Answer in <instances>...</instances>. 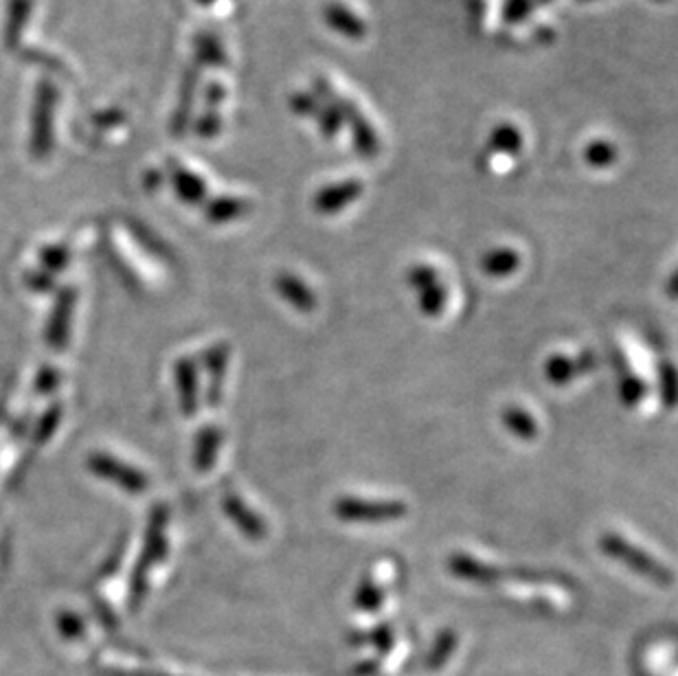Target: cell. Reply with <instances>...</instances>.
<instances>
[{
    "label": "cell",
    "mask_w": 678,
    "mask_h": 676,
    "mask_svg": "<svg viewBox=\"0 0 678 676\" xmlns=\"http://www.w3.org/2000/svg\"><path fill=\"white\" fill-rule=\"evenodd\" d=\"M446 567L450 576H455L463 582L472 584H499L503 580H516L527 584H556L562 589H573V582L569 576L556 569H538V567H505L494 565V562H485L470 554H452L446 560Z\"/></svg>",
    "instance_id": "obj_1"
},
{
    "label": "cell",
    "mask_w": 678,
    "mask_h": 676,
    "mask_svg": "<svg viewBox=\"0 0 678 676\" xmlns=\"http://www.w3.org/2000/svg\"><path fill=\"white\" fill-rule=\"evenodd\" d=\"M312 93L319 97L323 104H330L338 115H341L343 123H347L349 130H352V143L358 156L363 159H374V156L380 152V141L378 134L371 126L369 119L358 110L352 99H347L345 95L336 93L334 86L325 80V77H314V90Z\"/></svg>",
    "instance_id": "obj_2"
},
{
    "label": "cell",
    "mask_w": 678,
    "mask_h": 676,
    "mask_svg": "<svg viewBox=\"0 0 678 676\" xmlns=\"http://www.w3.org/2000/svg\"><path fill=\"white\" fill-rule=\"evenodd\" d=\"M600 549L602 554L613 558L619 565L628 567L632 573H637V576L646 578L654 584H659V587H670L674 582L672 571L659 562L654 556H650L646 549L637 547L635 543H630L628 538L619 536L615 532H606L600 538Z\"/></svg>",
    "instance_id": "obj_3"
},
{
    "label": "cell",
    "mask_w": 678,
    "mask_h": 676,
    "mask_svg": "<svg viewBox=\"0 0 678 676\" xmlns=\"http://www.w3.org/2000/svg\"><path fill=\"white\" fill-rule=\"evenodd\" d=\"M334 516L343 523L380 525L400 521L409 514V505L400 499H360V497H338L332 505Z\"/></svg>",
    "instance_id": "obj_4"
},
{
    "label": "cell",
    "mask_w": 678,
    "mask_h": 676,
    "mask_svg": "<svg viewBox=\"0 0 678 676\" xmlns=\"http://www.w3.org/2000/svg\"><path fill=\"white\" fill-rule=\"evenodd\" d=\"M165 525H167V512L163 510V507H158L150 521V532H148V540H145V549L139 562V569L137 573H134V580H132V602L141 600L150 569L156 565V562H161L165 558V551H167Z\"/></svg>",
    "instance_id": "obj_5"
},
{
    "label": "cell",
    "mask_w": 678,
    "mask_h": 676,
    "mask_svg": "<svg viewBox=\"0 0 678 676\" xmlns=\"http://www.w3.org/2000/svg\"><path fill=\"white\" fill-rule=\"evenodd\" d=\"M597 354L591 349L569 356V354H551L545 363V378L553 387H567L569 382L589 374L597 367Z\"/></svg>",
    "instance_id": "obj_6"
},
{
    "label": "cell",
    "mask_w": 678,
    "mask_h": 676,
    "mask_svg": "<svg viewBox=\"0 0 678 676\" xmlns=\"http://www.w3.org/2000/svg\"><path fill=\"white\" fill-rule=\"evenodd\" d=\"M88 466L95 472V475L110 479L112 483H117V486H121L128 492H143L145 488H148V477H145L141 470L130 468L115 457L93 455L88 459Z\"/></svg>",
    "instance_id": "obj_7"
},
{
    "label": "cell",
    "mask_w": 678,
    "mask_h": 676,
    "mask_svg": "<svg viewBox=\"0 0 678 676\" xmlns=\"http://www.w3.org/2000/svg\"><path fill=\"white\" fill-rule=\"evenodd\" d=\"M363 191H365V185L356 178L341 180V183H336V185H327L316 191L314 202H312L314 211L321 213V216H334V213L347 209L349 205H354V202L363 196Z\"/></svg>",
    "instance_id": "obj_8"
},
{
    "label": "cell",
    "mask_w": 678,
    "mask_h": 676,
    "mask_svg": "<svg viewBox=\"0 0 678 676\" xmlns=\"http://www.w3.org/2000/svg\"><path fill=\"white\" fill-rule=\"evenodd\" d=\"M222 507L226 516H229V521L240 529L248 540L259 543V540H264L268 536V525L262 514H257L242 497H237V494H226L222 499Z\"/></svg>",
    "instance_id": "obj_9"
},
{
    "label": "cell",
    "mask_w": 678,
    "mask_h": 676,
    "mask_svg": "<svg viewBox=\"0 0 678 676\" xmlns=\"http://www.w3.org/2000/svg\"><path fill=\"white\" fill-rule=\"evenodd\" d=\"M323 20L327 27L338 33V36L349 40H363L369 31L367 22L347 5L338 3V0H332V3H327L323 7Z\"/></svg>",
    "instance_id": "obj_10"
},
{
    "label": "cell",
    "mask_w": 678,
    "mask_h": 676,
    "mask_svg": "<svg viewBox=\"0 0 678 676\" xmlns=\"http://www.w3.org/2000/svg\"><path fill=\"white\" fill-rule=\"evenodd\" d=\"M53 101H55L53 86L42 84L38 90V104H36V130H33V139H31V150L36 156H44L51 150Z\"/></svg>",
    "instance_id": "obj_11"
},
{
    "label": "cell",
    "mask_w": 678,
    "mask_h": 676,
    "mask_svg": "<svg viewBox=\"0 0 678 676\" xmlns=\"http://www.w3.org/2000/svg\"><path fill=\"white\" fill-rule=\"evenodd\" d=\"M277 295L284 299L288 306L295 308L297 312L310 314L316 310V295L314 290L305 284V281L295 273H279L275 279Z\"/></svg>",
    "instance_id": "obj_12"
},
{
    "label": "cell",
    "mask_w": 678,
    "mask_h": 676,
    "mask_svg": "<svg viewBox=\"0 0 678 676\" xmlns=\"http://www.w3.org/2000/svg\"><path fill=\"white\" fill-rule=\"evenodd\" d=\"M231 347L226 343L213 345L205 354V369L209 371V387H207V402L211 407H218L224 396V378L226 367H229Z\"/></svg>",
    "instance_id": "obj_13"
},
{
    "label": "cell",
    "mask_w": 678,
    "mask_h": 676,
    "mask_svg": "<svg viewBox=\"0 0 678 676\" xmlns=\"http://www.w3.org/2000/svg\"><path fill=\"white\" fill-rule=\"evenodd\" d=\"M176 387H178V400H180V409L187 415V418H194L198 413V369L194 365V360L189 358H180L176 365Z\"/></svg>",
    "instance_id": "obj_14"
},
{
    "label": "cell",
    "mask_w": 678,
    "mask_h": 676,
    "mask_svg": "<svg viewBox=\"0 0 678 676\" xmlns=\"http://www.w3.org/2000/svg\"><path fill=\"white\" fill-rule=\"evenodd\" d=\"M615 363L619 369V402L624 404L626 409H637L639 404L648 398V389H650L648 382L630 369L626 358L621 354H617Z\"/></svg>",
    "instance_id": "obj_15"
},
{
    "label": "cell",
    "mask_w": 678,
    "mask_h": 676,
    "mask_svg": "<svg viewBox=\"0 0 678 676\" xmlns=\"http://www.w3.org/2000/svg\"><path fill=\"white\" fill-rule=\"evenodd\" d=\"M224 442V433L216 424H207L202 426V431L196 437V448H194V466L198 472H209L216 464L218 453Z\"/></svg>",
    "instance_id": "obj_16"
},
{
    "label": "cell",
    "mask_w": 678,
    "mask_h": 676,
    "mask_svg": "<svg viewBox=\"0 0 678 676\" xmlns=\"http://www.w3.org/2000/svg\"><path fill=\"white\" fill-rule=\"evenodd\" d=\"M73 306H75L73 290H66L64 295L58 299V303H55V312H53L49 330H47V341L55 349H62L66 345V338H69Z\"/></svg>",
    "instance_id": "obj_17"
},
{
    "label": "cell",
    "mask_w": 678,
    "mask_h": 676,
    "mask_svg": "<svg viewBox=\"0 0 678 676\" xmlns=\"http://www.w3.org/2000/svg\"><path fill=\"white\" fill-rule=\"evenodd\" d=\"M518 266H521V255H518V251L510 249V246H496V249L488 251L481 257L483 275H488L492 279L512 277Z\"/></svg>",
    "instance_id": "obj_18"
},
{
    "label": "cell",
    "mask_w": 678,
    "mask_h": 676,
    "mask_svg": "<svg viewBox=\"0 0 678 676\" xmlns=\"http://www.w3.org/2000/svg\"><path fill=\"white\" fill-rule=\"evenodd\" d=\"M198 69L196 66H191V69L185 73V80H183V88H180V99H178V106H176V115L172 119V132L174 137H183L187 132V126L191 121V108H194V93H196V84H198Z\"/></svg>",
    "instance_id": "obj_19"
},
{
    "label": "cell",
    "mask_w": 678,
    "mask_h": 676,
    "mask_svg": "<svg viewBox=\"0 0 678 676\" xmlns=\"http://www.w3.org/2000/svg\"><path fill=\"white\" fill-rule=\"evenodd\" d=\"M253 209L251 202L246 198H235V196H218L207 202V220L213 224H229L244 218L248 211Z\"/></svg>",
    "instance_id": "obj_20"
},
{
    "label": "cell",
    "mask_w": 678,
    "mask_h": 676,
    "mask_svg": "<svg viewBox=\"0 0 678 676\" xmlns=\"http://www.w3.org/2000/svg\"><path fill=\"white\" fill-rule=\"evenodd\" d=\"M172 183L178 198L183 202H189V205H200L207 196L205 180L176 163L172 165Z\"/></svg>",
    "instance_id": "obj_21"
},
{
    "label": "cell",
    "mask_w": 678,
    "mask_h": 676,
    "mask_svg": "<svg viewBox=\"0 0 678 676\" xmlns=\"http://www.w3.org/2000/svg\"><path fill=\"white\" fill-rule=\"evenodd\" d=\"M501 420L507 428V433L521 439V442H531V439L538 437V422L534 420V415L525 411L523 407L510 404V407L503 409Z\"/></svg>",
    "instance_id": "obj_22"
},
{
    "label": "cell",
    "mask_w": 678,
    "mask_h": 676,
    "mask_svg": "<svg viewBox=\"0 0 678 676\" xmlns=\"http://www.w3.org/2000/svg\"><path fill=\"white\" fill-rule=\"evenodd\" d=\"M488 150L490 154H518L523 150V134L518 130L514 123H499L488 139Z\"/></svg>",
    "instance_id": "obj_23"
},
{
    "label": "cell",
    "mask_w": 678,
    "mask_h": 676,
    "mask_svg": "<svg viewBox=\"0 0 678 676\" xmlns=\"http://www.w3.org/2000/svg\"><path fill=\"white\" fill-rule=\"evenodd\" d=\"M196 62L198 64H205V66H213V69H222L229 62H226V51L222 47V42L218 40V36H213V33L205 31V33H198L196 38Z\"/></svg>",
    "instance_id": "obj_24"
},
{
    "label": "cell",
    "mask_w": 678,
    "mask_h": 676,
    "mask_svg": "<svg viewBox=\"0 0 678 676\" xmlns=\"http://www.w3.org/2000/svg\"><path fill=\"white\" fill-rule=\"evenodd\" d=\"M446 303H448V290L442 284V279L422 290H417V306H420V312L428 319L439 317V314L446 310Z\"/></svg>",
    "instance_id": "obj_25"
},
{
    "label": "cell",
    "mask_w": 678,
    "mask_h": 676,
    "mask_svg": "<svg viewBox=\"0 0 678 676\" xmlns=\"http://www.w3.org/2000/svg\"><path fill=\"white\" fill-rule=\"evenodd\" d=\"M617 159H619V150L613 141L595 139L584 148V161L595 169H606L610 165H615Z\"/></svg>",
    "instance_id": "obj_26"
},
{
    "label": "cell",
    "mask_w": 678,
    "mask_h": 676,
    "mask_svg": "<svg viewBox=\"0 0 678 676\" xmlns=\"http://www.w3.org/2000/svg\"><path fill=\"white\" fill-rule=\"evenodd\" d=\"M354 604L356 608L365 613H376L384 604V589L374 578H365L360 580L358 589L354 593Z\"/></svg>",
    "instance_id": "obj_27"
},
{
    "label": "cell",
    "mask_w": 678,
    "mask_h": 676,
    "mask_svg": "<svg viewBox=\"0 0 678 676\" xmlns=\"http://www.w3.org/2000/svg\"><path fill=\"white\" fill-rule=\"evenodd\" d=\"M314 119H316V126H319V130H321L325 139H336L338 132H341V128H343L341 115H338V112L330 104H323V101H321V108L314 115Z\"/></svg>",
    "instance_id": "obj_28"
},
{
    "label": "cell",
    "mask_w": 678,
    "mask_h": 676,
    "mask_svg": "<svg viewBox=\"0 0 678 676\" xmlns=\"http://www.w3.org/2000/svg\"><path fill=\"white\" fill-rule=\"evenodd\" d=\"M457 646V635L452 633V630H444L442 635L437 637L435 646L431 650V655H428V668H439L442 663L452 655V650Z\"/></svg>",
    "instance_id": "obj_29"
},
{
    "label": "cell",
    "mask_w": 678,
    "mask_h": 676,
    "mask_svg": "<svg viewBox=\"0 0 678 676\" xmlns=\"http://www.w3.org/2000/svg\"><path fill=\"white\" fill-rule=\"evenodd\" d=\"M439 279H442V277H439L437 268L431 266V264H424V262L422 264H413L409 268V273H406V284H409L415 292L435 284V281H439Z\"/></svg>",
    "instance_id": "obj_30"
},
{
    "label": "cell",
    "mask_w": 678,
    "mask_h": 676,
    "mask_svg": "<svg viewBox=\"0 0 678 676\" xmlns=\"http://www.w3.org/2000/svg\"><path fill=\"white\" fill-rule=\"evenodd\" d=\"M659 389L661 400L668 409H674L676 404V371L672 363H663L659 369Z\"/></svg>",
    "instance_id": "obj_31"
},
{
    "label": "cell",
    "mask_w": 678,
    "mask_h": 676,
    "mask_svg": "<svg viewBox=\"0 0 678 676\" xmlns=\"http://www.w3.org/2000/svg\"><path fill=\"white\" fill-rule=\"evenodd\" d=\"M290 108L299 117H312L314 119V115L321 108V99L316 97L314 93H310V90H301V93H295L290 97Z\"/></svg>",
    "instance_id": "obj_32"
},
{
    "label": "cell",
    "mask_w": 678,
    "mask_h": 676,
    "mask_svg": "<svg viewBox=\"0 0 678 676\" xmlns=\"http://www.w3.org/2000/svg\"><path fill=\"white\" fill-rule=\"evenodd\" d=\"M534 9V0H505L503 20L507 25H518V22H525Z\"/></svg>",
    "instance_id": "obj_33"
},
{
    "label": "cell",
    "mask_w": 678,
    "mask_h": 676,
    "mask_svg": "<svg viewBox=\"0 0 678 676\" xmlns=\"http://www.w3.org/2000/svg\"><path fill=\"white\" fill-rule=\"evenodd\" d=\"M222 132V117L216 110L202 112L196 121V134L200 139H216Z\"/></svg>",
    "instance_id": "obj_34"
},
{
    "label": "cell",
    "mask_w": 678,
    "mask_h": 676,
    "mask_svg": "<svg viewBox=\"0 0 678 676\" xmlns=\"http://www.w3.org/2000/svg\"><path fill=\"white\" fill-rule=\"evenodd\" d=\"M367 641H371V644H374L378 650L382 652H387L391 646H393V633H391V628L389 626H378L371 630V633L367 635Z\"/></svg>",
    "instance_id": "obj_35"
},
{
    "label": "cell",
    "mask_w": 678,
    "mask_h": 676,
    "mask_svg": "<svg viewBox=\"0 0 678 676\" xmlns=\"http://www.w3.org/2000/svg\"><path fill=\"white\" fill-rule=\"evenodd\" d=\"M224 97H226L224 86H220V84H216V82L209 84V86L205 88V101H207V108H209V110L220 108V106H222V101H224Z\"/></svg>",
    "instance_id": "obj_36"
},
{
    "label": "cell",
    "mask_w": 678,
    "mask_h": 676,
    "mask_svg": "<svg viewBox=\"0 0 678 676\" xmlns=\"http://www.w3.org/2000/svg\"><path fill=\"white\" fill-rule=\"evenodd\" d=\"M60 420V411L58 409H53L51 413H49V420L47 418H44V422L40 424V439H44V437H51V433L55 431V422H58Z\"/></svg>",
    "instance_id": "obj_37"
},
{
    "label": "cell",
    "mask_w": 678,
    "mask_h": 676,
    "mask_svg": "<svg viewBox=\"0 0 678 676\" xmlns=\"http://www.w3.org/2000/svg\"><path fill=\"white\" fill-rule=\"evenodd\" d=\"M196 3H198V5H202V7H209V5L216 3V0H196Z\"/></svg>",
    "instance_id": "obj_38"
},
{
    "label": "cell",
    "mask_w": 678,
    "mask_h": 676,
    "mask_svg": "<svg viewBox=\"0 0 678 676\" xmlns=\"http://www.w3.org/2000/svg\"><path fill=\"white\" fill-rule=\"evenodd\" d=\"M551 3V0H534V5H547Z\"/></svg>",
    "instance_id": "obj_39"
},
{
    "label": "cell",
    "mask_w": 678,
    "mask_h": 676,
    "mask_svg": "<svg viewBox=\"0 0 678 676\" xmlns=\"http://www.w3.org/2000/svg\"><path fill=\"white\" fill-rule=\"evenodd\" d=\"M582 3H589V0H582Z\"/></svg>",
    "instance_id": "obj_40"
}]
</instances>
